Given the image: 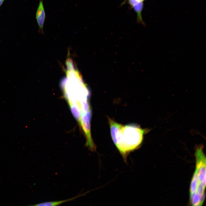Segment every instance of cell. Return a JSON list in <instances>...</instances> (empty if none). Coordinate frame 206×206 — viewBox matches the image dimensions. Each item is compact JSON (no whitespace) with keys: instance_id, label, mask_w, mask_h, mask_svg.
Listing matches in <instances>:
<instances>
[{"instance_id":"6da1fadb","label":"cell","mask_w":206,"mask_h":206,"mask_svg":"<svg viewBox=\"0 0 206 206\" xmlns=\"http://www.w3.org/2000/svg\"><path fill=\"white\" fill-rule=\"evenodd\" d=\"M147 131L134 124L123 126L121 140L117 148L125 161L131 152L140 146Z\"/></svg>"},{"instance_id":"7a4b0ae2","label":"cell","mask_w":206,"mask_h":206,"mask_svg":"<svg viewBox=\"0 0 206 206\" xmlns=\"http://www.w3.org/2000/svg\"><path fill=\"white\" fill-rule=\"evenodd\" d=\"M202 146L197 147L195 154L196 161L195 171L199 185L197 191L205 190L206 186V158Z\"/></svg>"},{"instance_id":"3957f363","label":"cell","mask_w":206,"mask_h":206,"mask_svg":"<svg viewBox=\"0 0 206 206\" xmlns=\"http://www.w3.org/2000/svg\"><path fill=\"white\" fill-rule=\"evenodd\" d=\"M46 18L43 0H39L36 13V19L39 27V31L41 33H43V27Z\"/></svg>"},{"instance_id":"277c9868","label":"cell","mask_w":206,"mask_h":206,"mask_svg":"<svg viewBox=\"0 0 206 206\" xmlns=\"http://www.w3.org/2000/svg\"><path fill=\"white\" fill-rule=\"evenodd\" d=\"M145 0H126L128 4L136 13L138 22L143 25H145V23L142 20V12L143 8L144 2Z\"/></svg>"},{"instance_id":"5b68a950","label":"cell","mask_w":206,"mask_h":206,"mask_svg":"<svg viewBox=\"0 0 206 206\" xmlns=\"http://www.w3.org/2000/svg\"><path fill=\"white\" fill-rule=\"evenodd\" d=\"M86 193H87L80 194L75 197L66 199L58 201H49L43 202L36 204L35 205H31L35 206H54L59 205L64 203L73 201L80 197L83 196L85 195Z\"/></svg>"},{"instance_id":"8992f818","label":"cell","mask_w":206,"mask_h":206,"mask_svg":"<svg viewBox=\"0 0 206 206\" xmlns=\"http://www.w3.org/2000/svg\"><path fill=\"white\" fill-rule=\"evenodd\" d=\"M197 175L195 171L193 175L190 185V195H191L196 193L199 188Z\"/></svg>"},{"instance_id":"52a82bcc","label":"cell","mask_w":206,"mask_h":206,"mask_svg":"<svg viewBox=\"0 0 206 206\" xmlns=\"http://www.w3.org/2000/svg\"><path fill=\"white\" fill-rule=\"evenodd\" d=\"M4 0H0V7L3 3Z\"/></svg>"}]
</instances>
